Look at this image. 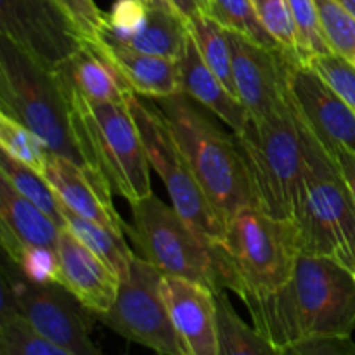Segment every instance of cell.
<instances>
[{
	"instance_id": "obj_39",
	"label": "cell",
	"mask_w": 355,
	"mask_h": 355,
	"mask_svg": "<svg viewBox=\"0 0 355 355\" xmlns=\"http://www.w3.org/2000/svg\"><path fill=\"white\" fill-rule=\"evenodd\" d=\"M338 2L342 3V6L345 7L350 14H354L355 16V0H338Z\"/></svg>"
},
{
	"instance_id": "obj_14",
	"label": "cell",
	"mask_w": 355,
	"mask_h": 355,
	"mask_svg": "<svg viewBox=\"0 0 355 355\" xmlns=\"http://www.w3.org/2000/svg\"><path fill=\"white\" fill-rule=\"evenodd\" d=\"M189 37L187 21L173 10L148 6L144 0H116L97 38L146 54L179 61Z\"/></svg>"
},
{
	"instance_id": "obj_12",
	"label": "cell",
	"mask_w": 355,
	"mask_h": 355,
	"mask_svg": "<svg viewBox=\"0 0 355 355\" xmlns=\"http://www.w3.org/2000/svg\"><path fill=\"white\" fill-rule=\"evenodd\" d=\"M227 38L238 99L252 120H267L290 99V73L300 61L283 49H266L234 31H227Z\"/></svg>"
},
{
	"instance_id": "obj_36",
	"label": "cell",
	"mask_w": 355,
	"mask_h": 355,
	"mask_svg": "<svg viewBox=\"0 0 355 355\" xmlns=\"http://www.w3.org/2000/svg\"><path fill=\"white\" fill-rule=\"evenodd\" d=\"M333 156H335V159L338 162L340 170H342L343 177H345L347 184H349L350 191H352V196L355 201V155L354 153L345 151V149H338Z\"/></svg>"
},
{
	"instance_id": "obj_30",
	"label": "cell",
	"mask_w": 355,
	"mask_h": 355,
	"mask_svg": "<svg viewBox=\"0 0 355 355\" xmlns=\"http://www.w3.org/2000/svg\"><path fill=\"white\" fill-rule=\"evenodd\" d=\"M315 3L331 52L355 66V16L338 0H315Z\"/></svg>"
},
{
	"instance_id": "obj_8",
	"label": "cell",
	"mask_w": 355,
	"mask_h": 355,
	"mask_svg": "<svg viewBox=\"0 0 355 355\" xmlns=\"http://www.w3.org/2000/svg\"><path fill=\"white\" fill-rule=\"evenodd\" d=\"M132 222L125 232L141 259L151 263L163 277H179L224 290L218 276L217 250L200 238L173 207H166L156 194L130 203Z\"/></svg>"
},
{
	"instance_id": "obj_26",
	"label": "cell",
	"mask_w": 355,
	"mask_h": 355,
	"mask_svg": "<svg viewBox=\"0 0 355 355\" xmlns=\"http://www.w3.org/2000/svg\"><path fill=\"white\" fill-rule=\"evenodd\" d=\"M187 26H189L191 35L198 45V51H200L201 58L207 62L208 68L227 87L229 92L238 97L234 78H232V55L231 47H229L227 31L220 24L215 23L211 17H208L207 14H200V16L189 19Z\"/></svg>"
},
{
	"instance_id": "obj_23",
	"label": "cell",
	"mask_w": 355,
	"mask_h": 355,
	"mask_svg": "<svg viewBox=\"0 0 355 355\" xmlns=\"http://www.w3.org/2000/svg\"><path fill=\"white\" fill-rule=\"evenodd\" d=\"M218 319V355H281L255 326H250L232 307L227 290L215 291Z\"/></svg>"
},
{
	"instance_id": "obj_19",
	"label": "cell",
	"mask_w": 355,
	"mask_h": 355,
	"mask_svg": "<svg viewBox=\"0 0 355 355\" xmlns=\"http://www.w3.org/2000/svg\"><path fill=\"white\" fill-rule=\"evenodd\" d=\"M55 71L69 90L94 103H127L134 94L99 40H83Z\"/></svg>"
},
{
	"instance_id": "obj_16",
	"label": "cell",
	"mask_w": 355,
	"mask_h": 355,
	"mask_svg": "<svg viewBox=\"0 0 355 355\" xmlns=\"http://www.w3.org/2000/svg\"><path fill=\"white\" fill-rule=\"evenodd\" d=\"M162 291L182 355H218L215 291L179 277H163Z\"/></svg>"
},
{
	"instance_id": "obj_4",
	"label": "cell",
	"mask_w": 355,
	"mask_h": 355,
	"mask_svg": "<svg viewBox=\"0 0 355 355\" xmlns=\"http://www.w3.org/2000/svg\"><path fill=\"white\" fill-rule=\"evenodd\" d=\"M159 110L191 170L222 220L259 207L234 134L222 130L184 92L159 99Z\"/></svg>"
},
{
	"instance_id": "obj_5",
	"label": "cell",
	"mask_w": 355,
	"mask_h": 355,
	"mask_svg": "<svg viewBox=\"0 0 355 355\" xmlns=\"http://www.w3.org/2000/svg\"><path fill=\"white\" fill-rule=\"evenodd\" d=\"M236 144L245 159L259 208L298 224L304 194V144L293 99L262 121L250 118Z\"/></svg>"
},
{
	"instance_id": "obj_2",
	"label": "cell",
	"mask_w": 355,
	"mask_h": 355,
	"mask_svg": "<svg viewBox=\"0 0 355 355\" xmlns=\"http://www.w3.org/2000/svg\"><path fill=\"white\" fill-rule=\"evenodd\" d=\"M0 113L38 135L49 153L85 172L101 196L113 203V191L87 163L71 120V97L55 69L0 37Z\"/></svg>"
},
{
	"instance_id": "obj_25",
	"label": "cell",
	"mask_w": 355,
	"mask_h": 355,
	"mask_svg": "<svg viewBox=\"0 0 355 355\" xmlns=\"http://www.w3.org/2000/svg\"><path fill=\"white\" fill-rule=\"evenodd\" d=\"M0 175L9 180L21 196L30 200L40 210H44L52 220L58 222L59 227L68 229L64 218V205L59 200L58 193L52 189L44 173L23 165L7 153L0 151Z\"/></svg>"
},
{
	"instance_id": "obj_10",
	"label": "cell",
	"mask_w": 355,
	"mask_h": 355,
	"mask_svg": "<svg viewBox=\"0 0 355 355\" xmlns=\"http://www.w3.org/2000/svg\"><path fill=\"white\" fill-rule=\"evenodd\" d=\"M163 274L135 255L130 274L120 281L113 307L94 319L132 343L158 355H182L162 291Z\"/></svg>"
},
{
	"instance_id": "obj_24",
	"label": "cell",
	"mask_w": 355,
	"mask_h": 355,
	"mask_svg": "<svg viewBox=\"0 0 355 355\" xmlns=\"http://www.w3.org/2000/svg\"><path fill=\"white\" fill-rule=\"evenodd\" d=\"M64 218L68 231H71L87 248L92 250L101 260H104L118 274L120 281L127 279L128 274H130L132 262L135 259V253L132 252L130 246L125 241V234H118V232L111 231L104 225L87 220V218L73 214L66 207Z\"/></svg>"
},
{
	"instance_id": "obj_35",
	"label": "cell",
	"mask_w": 355,
	"mask_h": 355,
	"mask_svg": "<svg viewBox=\"0 0 355 355\" xmlns=\"http://www.w3.org/2000/svg\"><path fill=\"white\" fill-rule=\"evenodd\" d=\"M281 355H355L352 336H324L286 347Z\"/></svg>"
},
{
	"instance_id": "obj_33",
	"label": "cell",
	"mask_w": 355,
	"mask_h": 355,
	"mask_svg": "<svg viewBox=\"0 0 355 355\" xmlns=\"http://www.w3.org/2000/svg\"><path fill=\"white\" fill-rule=\"evenodd\" d=\"M347 104L355 111V66L336 54L314 55L307 62Z\"/></svg>"
},
{
	"instance_id": "obj_6",
	"label": "cell",
	"mask_w": 355,
	"mask_h": 355,
	"mask_svg": "<svg viewBox=\"0 0 355 355\" xmlns=\"http://www.w3.org/2000/svg\"><path fill=\"white\" fill-rule=\"evenodd\" d=\"M300 128L304 144V194L298 220L302 253L328 257L352 270L355 263L352 191L335 156L326 151L302 118Z\"/></svg>"
},
{
	"instance_id": "obj_40",
	"label": "cell",
	"mask_w": 355,
	"mask_h": 355,
	"mask_svg": "<svg viewBox=\"0 0 355 355\" xmlns=\"http://www.w3.org/2000/svg\"><path fill=\"white\" fill-rule=\"evenodd\" d=\"M352 276H354V279H355V263H354V267H352Z\"/></svg>"
},
{
	"instance_id": "obj_22",
	"label": "cell",
	"mask_w": 355,
	"mask_h": 355,
	"mask_svg": "<svg viewBox=\"0 0 355 355\" xmlns=\"http://www.w3.org/2000/svg\"><path fill=\"white\" fill-rule=\"evenodd\" d=\"M99 44L137 96L159 101L182 92L175 59L132 51L103 40Z\"/></svg>"
},
{
	"instance_id": "obj_37",
	"label": "cell",
	"mask_w": 355,
	"mask_h": 355,
	"mask_svg": "<svg viewBox=\"0 0 355 355\" xmlns=\"http://www.w3.org/2000/svg\"><path fill=\"white\" fill-rule=\"evenodd\" d=\"M173 7L177 12L184 17L186 21L193 19V17L200 16V14L207 12L208 0H172Z\"/></svg>"
},
{
	"instance_id": "obj_20",
	"label": "cell",
	"mask_w": 355,
	"mask_h": 355,
	"mask_svg": "<svg viewBox=\"0 0 355 355\" xmlns=\"http://www.w3.org/2000/svg\"><path fill=\"white\" fill-rule=\"evenodd\" d=\"M179 64L180 89L186 96L196 101L205 110L211 111L218 120L224 121L232 134H241L250 121V114L241 101L229 92L227 87L217 78L201 58L198 45L189 31Z\"/></svg>"
},
{
	"instance_id": "obj_15",
	"label": "cell",
	"mask_w": 355,
	"mask_h": 355,
	"mask_svg": "<svg viewBox=\"0 0 355 355\" xmlns=\"http://www.w3.org/2000/svg\"><path fill=\"white\" fill-rule=\"evenodd\" d=\"M291 99L304 123L335 155L338 149L355 155V111L307 64H297L290 73Z\"/></svg>"
},
{
	"instance_id": "obj_21",
	"label": "cell",
	"mask_w": 355,
	"mask_h": 355,
	"mask_svg": "<svg viewBox=\"0 0 355 355\" xmlns=\"http://www.w3.org/2000/svg\"><path fill=\"white\" fill-rule=\"evenodd\" d=\"M44 177L49 180L52 189L58 193L62 205L73 214L104 225L118 234H125L127 224L114 210V205L101 196L96 186L78 166L49 153Z\"/></svg>"
},
{
	"instance_id": "obj_32",
	"label": "cell",
	"mask_w": 355,
	"mask_h": 355,
	"mask_svg": "<svg viewBox=\"0 0 355 355\" xmlns=\"http://www.w3.org/2000/svg\"><path fill=\"white\" fill-rule=\"evenodd\" d=\"M253 3H255L260 21L266 30L272 35L277 45L304 64L300 55V44H298L297 24L291 16L288 0H253Z\"/></svg>"
},
{
	"instance_id": "obj_11",
	"label": "cell",
	"mask_w": 355,
	"mask_h": 355,
	"mask_svg": "<svg viewBox=\"0 0 355 355\" xmlns=\"http://www.w3.org/2000/svg\"><path fill=\"white\" fill-rule=\"evenodd\" d=\"M2 283L12 295L21 318L44 338L75 355H104L90 338L94 315L59 283H38L7 259Z\"/></svg>"
},
{
	"instance_id": "obj_38",
	"label": "cell",
	"mask_w": 355,
	"mask_h": 355,
	"mask_svg": "<svg viewBox=\"0 0 355 355\" xmlns=\"http://www.w3.org/2000/svg\"><path fill=\"white\" fill-rule=\"evenodd\" d=\"M148 6H153V7H162V9H168V10H173V12H177V9L173 7L172 0H144Z\"/></svg>"
},
{
	"instance_id": "obj_17",
	"label": "cell",
	"mask_w": 355,
	"mask_h": 355,
	"mask_svg": "<svg viewBox=\"0 0 355 355\" xmlns=\"http://www.w3.org/2000/svg\"><path fill=\"white\" fill-rule=\"evenodd\" d=\"M58 257V283L90 314H101L113 307L120 290V277L68 229H62L59 234Z\"/></svg>"
},
{
	"instance_id": "obj_18",
	"label": "cell",
	"mask_w": 355,
	"mask_h": 355,
	"mask_svg": "<svg viewBox=\"0 0 355 355\" xmlns=\"http://www.w3.org/2000/svg\"><path fill=\"white\" fill-rule=\"evenodd\" d=\"M61 231L58 222L0 175V243L7 259L14 262L30 248L58 250Z\"/></svg>"
},
{
	"instance_id": "obj_29",
	"label": "cell",
	"mask_w": 355,
	"mask_h": 355,
	"mask_svg": "<svg viewBox=\"0 0 355 355\" xmlns=\"http://www.w3.org/2000/svg\"><path fill=\"white\" fill-rule=\"evenodd\" d=\"M0 151L7 153L23 165L44 173L49 151L37 134L14 118L0 113Z\"/></svg>"
},
{
	"instance_id": "obj_34",
	"label": "cell",
	"mask_w": 355,
	"mask_h": 355,
	"mask_svg": "<svg viewBox=\"0 0 355 355\" xmlns=\"http://www.w3.org/2000/svg\"><path fill=\"white\" fill-rule=\"evenodd\" d=\"M85 40H96L104 24V12L94 0H52Z\"/></svg>"
},
{
	"instance_id": "obj_27",
	"label": "cell",
	"mask_w": 355,
	"mask_h": 355,
	"mask_svg": "<svg viewBox=\"0 0 355 355\" xmlns=\"http://www.w3.org/2000/svg\"><path fill=\"white\" fill-rule=\"evenodd\" d=\"M205 14L224 30L243 35L266 49H281L260 21L253 0H208Z\"/></svg>"
},
{
	"instance_id": "obj_3",
	"label": "cell",
	"mask_w": 355,
	"mask_h": 355,
	"mask_svg": "<svg viewBox=\"0 0 355 355\" xmlns=\"http://www.w3.org/2000/svg\"><path fill=\"white\" fill-rule=\"evenodd\" d=\"M220 286L241 298L263 297L279 290L293 274L302 253L300 227L259 207H246L225 224L215 245Z\"/></svg>"
},
{
	"instance_id": "obj_7",
	"label": "cell",
	"mask_w": 355,
	"mask_h": 355,
	"mask_svg": "<svg viewBox=\"0 0 355 355\" xmlns=\"http://www.w3.org/2000/svg\"><path fill=\"white\" fill-rule=\"evenodd\" d=\"M69 97L76 137L92 172L128 203L149 196L151 165L128 101L94 103L73 90Z\"/></svg>"
},
{
	"instance_id": "obj_1",
	"label": "cell",
	"mask_w": 355,
	"mask_h": 355,
	"mask_svg": "<svg viewBox=\"0 0 355 355\" xmlns=\"http://www.w3.org/2000/svg\"><path fill=\"white\" fill-rule=\"evenodd\" d=\"M243 304L253 326L279 350L324 336H352L355 329L352 270L328 257L300 253L279 290Z\"/></svg>"
},
{
	"instance_id": "obj_13",
	"label": "cell",
	"mask_w": 355,
	"mask_h": 355,
	"mask_svg": "<svg viewBox=\"0 0 355 355\" xmlns=\"http://www.w3.org/2000/svg\"><path fill=\"white\" fill-rule=\"evenodd\" d=\"M0 37L51 69L85 40L52 0H0Z\"/></svg>"
},
{
	"instance_id": "obj_28",
	"label": "cell",
	"mask_w": 355,
	"mask_h": 355,
	"mask_svg": "<svg viewBox=\"0 0 355 355\" xmlns=\"http://www.w3.org/2000/svg\"><path fill=\"white\" fill-rule=\"evenodd\" d=\"M0 355H75L38 335L19 312L0 315Z\"/></svg>"
},
{
	"instance_id": "obj_31",
	"label": "cell",
	"mask_w": 355,
	"mask_h": 355,
	"mask_svg": "<svg viewBox=\"0 0 355 355\" xmlns=\"http://www.w3.org/2000/svg\"><path fill=\"white\" fill-rule=\"evenodd\" d=\"M298 31V44L304 64H307L314 55L329 54L328 42L322 31L321 16L315 0H288Z\"/></svg>"
},
{
	"instance_id": "obj_9",
	"label": "cell",
	"mask_w": 355,
	"mask_h": 355,
	"mask_svg": "<svg viewBox=\"0 0 355 355\" xmlns=\"http://www.w3.org/2000/svg\"><path fill=\"white\" fill-rule=\"evenodd\" d=\"M128 106L137 123L149 165L165 184L177 214L208 245L222 243L225 236V222L198 182L186 156L170 132L162 110L141 101L137 94L128 97Z\"/></svg>"
}]
</instances>
